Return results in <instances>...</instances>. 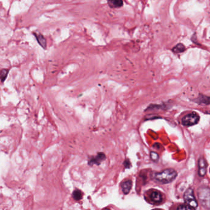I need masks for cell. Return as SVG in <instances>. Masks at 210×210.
<instances>
[{"label": "cell", "instance_id": "5", "mask_svg": "<svg viewBox=\"0 0 210 210\" xmlns=\"http://www.w3.org/2000/svg\"><path fill=\"white\" fill-rule=\"evenodd\" d=\"M198 175L200 177H204L207 174L208 164L207 161L203 157L200 158L198 162Z\"/></svg>", "mask_w": 210, "mask_h": 210}, {"label": "cell", "instance_id": "17", "mask_svg": "<svg viewBox=\"0 0 210 210\" xmlns=\"http://www.w3.org/2000/svg\"><path fill=\"white\" fill-rule=\"evenodd\" d=\"M130 163L129 160H126L124 162V165H125V167L126 168H130Z\"/></svg>", "mask_w": 210, "mask_h": 210}, {"label": "cell", "instance_id": "7", "mask_svg": "<svg viewBox=\"0 0 210 210\" xmlns=\"http://www.w3.org/2000/svg\"><path fill=\"white\" fill-rule=\"evenodd\" d=\"M105 155L103 153H100L95 157L90 159L89 163L90 165H93L94 164L100 165L102 161H103L105 159Z\"/></svg>", "mask_w": 210, "mask_h": 210}, {"label": "cell", "instance_id": "10", "mask_svg": "<svg viewBox=\"0 0 210 210\" xmlns=\"http://www.w3.org/2000/svg\"><path fill=\"white\" fill-rule=\"evenodd\" d=\"M108 4L111 8H119L122 7V0H108Z\"/></svg>", "mask_w": 210, "mask_h": 210}, {"label": "cell", "instance_id": "11", "mask_svg": "<svg viewBox=\"0 0 210 210\" xmlns=\"http://www.w3.org/2000/svg\"><path fill=\"white\" fill-rule=\"evenodd\" d=\"M132 187V182L131 180H128L125 181L122 184V189L125 194H128Z\"/></svg>", "mask_w": 210, "mask_h": 210}, {"label": "cell", "instance_id": "13", "mask_svg": "<svg viewBox=\"0 0 210 210\" xmlns=\"http://www.w3.org/2000/svg\"><path fill=\"white\" fill-rule=\"evenodd\" d=\"M73 197L76 201H79L82 197V192L79 190H75L73 193Z\"/></svg>", "mask_w": 210, "mask_h": 210}, {"label": "cell", "instance_id": "1", "mask_svg": "<svg viewBox=\"0 0 210 210\" xmlns=\"http://www.w3.org/2000/svg\"><path fill=\"white\" fill-rule=\"evenodd\" d=\"M178 175L177 172L173 169H166L160 173H156L154 174V179L157 181L162 184L172 182L175 179Z\"/></svg>", "mask_w": 210, "mask_h": 210}, {"label": "cell", "instance_id": "6", "mask_svg": "<svg viewBox=\"0 0 210 210\" xmlns=\"http://www.w3.org/2000/svg\"><path fill=\"white\" fill-rule=\"evenodd\" d=\"M149 197L150 201L154 204L160 203L163 200L162 195L158 190H153L150 192Z\"/></svg>", "mask_w": 210, "mask_h": 210}, {"label": "cell", "instance_id": "4", "mask_svg": "<svg viewBox=\"0 0 210 210\" xmlns=\"http://www.w3.org/2000/svg\"><path fill=\"white\" fill-rule=\"evenodd\" d=\"M200 120V116L198 114L194 112H191L185 115L182 118V123L185 126H191L197 124Z\"/></svg>", "mask_w": 210, "mask_h": 210}, {"label": "cell", "instance_id": "14", "mask_svg": "<svg viewBox=\"0 0 210 210\" xmlns=\"http://www.w3.org/2000/svg\"><path fill=\"white\" fill-rule=\"evenodd\" d=\"M8 74V70L6 69H3L0 72V80L2 82L4 81L6 78Z\"/></svg>", "mask_w": 210, "mask_h": 210}, {"label": "cell", "instance_id": "9", "mask_svg": "<svg viewBox=\"0 0 210 210\" xmlns=\"http://www.w3.org/2000/svg\"><path fill=\"white\" fill-rule=\"evenodd\" d=\"M195 102L200 104H210V97L207 96H204L203 94L200 95L195 100Z\"/></svg>", "mask_w": 210, "mask_h": 210}, {"label": "cell", "instance_id": "3", "mask_svg": "<svg viewBox=\"0 0 210 210\" xmlns=\"http://www.w3.org/2000/svg\"><path fill=\"white\" fill-rule=\"evenodd\" d=\"M184 199L185 204H187L192 209L198 207V202L195 197L194 193L192 189H188L184 194Z\"/></svg>", "mask_w": 210, "mask_h": 210}, {"label": "cell", "instance_id": "15", "mask_svg": "<svg viewBox=\"0 0 210 210\" xmlns=\"http://www.w3.org/2000/svg\"><path fill=\"white\" fill-rule=\"evenodd\" d=\"M150 158L153 161H154V162H156V161H157L159 159V155L155 152H150Z\"/></svg>", "mask_w": 210, "mask_h": 210}, {"label": "cell", "instance_id": "2", "mask_svg": "<svg viewBox=\"0 0 210 210\" xmlns=\"http://www.w3.org/2000/svg\"><path fill=\"white\" fill-rule=\"evenodd\" d=\"M197 195L202 206L210 209V189L208 187H200L197 190Z\"/></svg>", "mask_w": 210, "mask_h": 210}, {"label": "cell", "instance_id": "12", "mask_svg": "<svg viewBox=\"0 0 210 210\" xmlns=\"http://www.w3.org/2000/svg\"><path fill=\"white\" fill-rule=\"evenodd\" d=\"M185 51V47L182 43H178L172 49V51L174 54L182 53Z\"/></svg>", "mask_w": 210, "mask_h": 210}, {"label": "cell", "instance_id": "8", "mask_svg": "<svg viewBox=\"0 0 210 210\" xmlns=\"http://www.w3.org/2000/svg\"><path fill=\"white\" fill-rule=\"evenodd\" d=\"M34 35L35 36L36 40L38 41V43L43 49H46L47 48V41L46 38L44 37V36L41 34H36V33H33Z\"/></svg>", "mask_w": 210, "mask_h": 210}, {"label": "cell", "instance_id": "16", "mask_svg": "<svg viewBox=\"0 0 210 210\" xmlns=\"http://www.w3.org/2000/svg\"><path fill=\"white\" fill-rule=\"evenodd\" d=\"M177 209H192L189 206H188L187 204L180 205V206H179L178 207Z\"/></svg>", "mask_w": 210, "mask_h": 210}]
</instances>
